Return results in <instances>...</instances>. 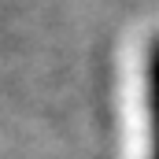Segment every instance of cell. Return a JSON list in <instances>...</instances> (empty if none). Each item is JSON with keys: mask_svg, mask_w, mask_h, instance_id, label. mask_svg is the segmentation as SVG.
Listing matches in <instances>:
<instances>
[{"mask_svg": "<svg viewBox=\"0 0 159 159\" xmlns=\"http://www.w3.org/2000/svg\"><path fill=\"white\" fill-rule=\"evenodd\" d=\"M144 81H148V122H152V159H159V41L148 48V67H144Z\"/></svg>", "mask_w": 159, "mask_h": 159, "instance_id": "obj_1", "label": "cell"}]
</instances>
